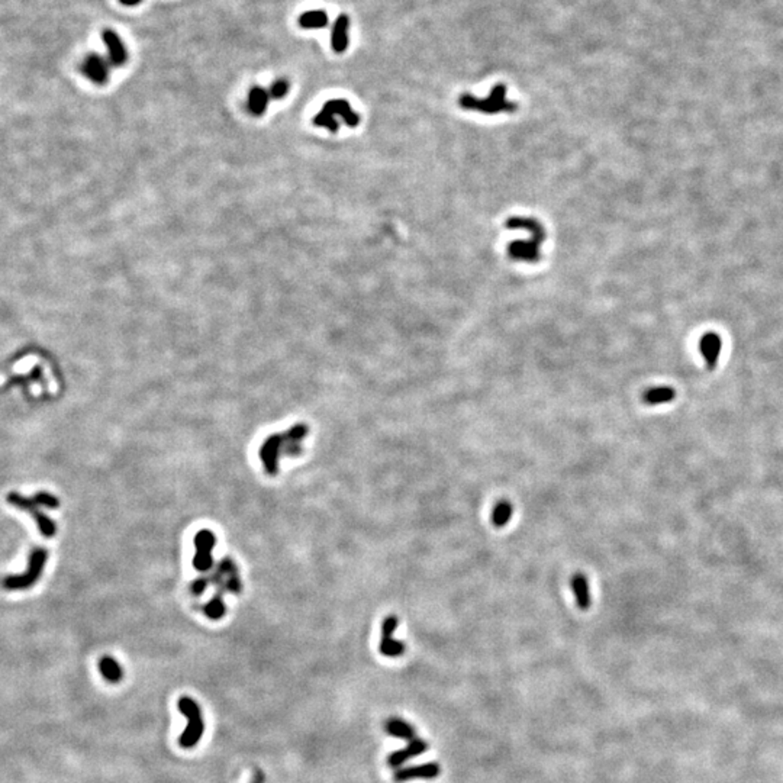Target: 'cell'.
Listing matches in <instances>:
<instances>
[{
	"label": "cell",
	"mask_w": 783,
	"mask_h": 783,
	"mask_svg": "<svg viewBox=\"0 0 783 783\" xmlns=\"http://www.w3.org/2000/svg\"><path fill=\"white\" fill-rule=\"evenodd\" d=\"M309 428L305 423H298V426L292 427L285 434H271L264 439V443L260 447L258 455L267 475H277V471H279V460L283 451L289 455H296L301 453L299 443L306 437Z\"/></svg>",
	"instance_id": "obj_1"
},
{
	"label": "cell",
	"mask_w": 783,
	"mask_h": 783,
	"mask_svg": "<svg viewBox=\"0 0 783 783\" xmlns=\"http://www.w3.org/2000/svg\"><path fill=\"white\" fill-rule=\"evenodd\" d=\"M508 89L505 85L499 83L494 86L487 97H476L473 94L464 93L459 97V105L467 110H476L487 115H496V113H512L518 109V105L508 101Z\"/></svg>",
	"instance_id": "obj_2"
},
{
	"label": "cell",
	"mask_w": 783,
	"mask_h": 783,
	"mask_svg": "<svg viewBox=\"0 0 783 783\" xmlns=\"http://www.w3.org/2000/svg\"><path fill=\"white\" fill-rule=\"evenodd\" d=\"M177 708L187 718V727L182 732L180 739H178V743H180V746L183 748H193L196 744L201 741V739L203 736V731H205V723H203V718H202L201 707L198 705V702H196L194 699H192L189 696H183V698L178 699Z\"/></svg>",
	"instance_id": "obj_3"
},
{
	"label": "cell",
	"mask_w": 783,
	"mask_h": 783,
	"mask_svg": "<svg viewBox=\"0 0 783 783\" xmlns=\"http://www.w3.org/2000/svg\"><path fill=\"white\" fill-rule=\"evenodd\" d=\"M48 559V551L45 548H35L31 553L28 569L22 575H10L2 580V586L8 591H24L34 586L41 578L44 567Z\"/></svg>",
	"instance_id": "obj_4"
},
{
	"label": "cell",
	"mask_w": 783,
	"mask_h": 783,
	"mask_svg": "<svg viewBox=\"0 0 783 783\" xmlns=\"http://www.w3.org/2000/svg\"><path fill=\"white\" fill-rule=\"evenodd\" d=\"M335 117H341L342 121H344L348 126H357L358 122H360V117L357 115V113L351 109L350 103L344 99H334L326 102L322 110L315 117L314 122L318 126H323L335 133L339 125Z\"/></svg>",
	"instance_id": "obj_5"
},
{
	"label": "cell",
	"mask_w": 783,
	"mask_h": 783,
	"mask_svg": "<svg viewBox=\"0 0 783 783\" xmlns=\"http://www.w3.org/2000/svg\"><path fill=\"white\" fill-rule=\"evenodd\" d=\"M8 502H9L10 505H13V507H16V508H19V510H22V511H26V512L32 514V516H34V519L37 521L38 528H40V531H41L42 535H45V537H54V535H56V532H57V524H56V522H54L51 518H48L44 512H41V511L38 510L40 505H38L34 499H28V498L22 496V495L18 494V492H10V494L8 495Z\"/></svg>",
	"instance_id": "obj_6"
},
{
	"label": "cell",
	"mask_w": 783,
	"mask_h": 783,
	"mask_svg": "<svg viewBox=\"0 0 783 783\" xmlns=\"http://www.w3.org/2000/svg\"><path fill=\"white\" fill-rule=\"evenodd\" d=\"M217 546V535L209 530H201L194 535L196 554L193 557V566L199 572H208L214 566L212 550Z\"/></svg>",
	"instance_id": "obj_7"
},
{
	"label": "cell",
	"mask_w": 783,
	"mask_h": 783,
	"mask_svg": "<svg viewBox=\"0 0 783 783\" xmlns=\"http://www.w3.org/2000/svg\"><path fill=\"white\" fill-rule=\"evenodd\" d=\"M398 624H399V619L395 615L386 616L385 621H383L382 640H380V644H379V650H380L382 655L386 656V657H392V659L401 657L406 650L403 641L394 639V632L398 628Z\"/></svg>",
	"instance_id": "obj_8"
},
{
	"label": "cell",
	"mask_w": 783,
	"mask_h": 783,
	"mask_svg": "<svg viewBox=\"0 0 783 783\" xmlns=\"http://www.w3.org/2000/svg\"><path fill=\"white\" fill-rule=\"evenodd\" d=\"M541 244L532 239H518L512 241L508 246V255L515 261H524V263H537L541 258Z\"/></svg>",
	"instance_id": "obj_9"
},
{
	"label": "cell",
	"mask_w": 783,
	"mask_h": 783,
	"mask_svg": "<svg viewBox=\"0 0 783 783\" xmlns=\"http://www.w3.org/2000/svg\"><path fill=\"white\" fill-rule=\"evenodd\" d=\"M439 764L438 763H426L411 766V768H401L395 772L394 780L396 783H405L407 780L414 779H435L439 776Z\"/></svg>",
	"instance_id": "obj_10"
},
{
	"label": "cell",
	"mask_w": 783,
	"mask_h": 783,
	"mask_svg": "<svg viewBox=\"0 0 783 783\" xmlns=\"http://www.w3.org/2000/svg\"><path fill=\"white\" fill-rule=\"evenodd\" d=\"M81 71H83V74L90 81H93V83L105 85L109 78V64L103 57L97 54H90L85 58L83 64H81Z\"/></svg>",
	"instance_id": "obj_11"
},
{
	"label": "cell",
	"mask_w": 783,
	"mask_h": 783,
	"mask_svg": "<svg viewBox=\"0 0 783 783\" xmlns=\"http://www.w3.org/2000/svg\"><path fill=\"white\" fill-rule=\"evenodd\" d=\"M723 347L721 337L715 332H707L699 339V350L702 357L705 358L707 366L709 370H714L718 364V358H720Z\"/></svg>",
	"instance_id": "obj_12"
},
{
	"label": "cell",
	"mask_w": 783,
	"mask_h": 783,
	"mask_svg": "<svg viewBox=\"0 0 783 783\" xmlns=\"http://www.w3.org/2000/svg\"><path fill=\"white\" fill-rule=\"evenodd\" d=\"M427 748H428L427 741H423V740L416 737L412 741H410V744H407L405 748L398 750V752H395V753H392L387 757V764L394 769L401 768V766H403L410 759H414V757L422 755L423 752H427Z\"/></svg>",
	"instance_id": "obj_13"
},
{
	"label": "cell",
	"mask_w": 783,
	"mask_h": 783,
	"mask_svg": "<svg viewBox=\"0 0 783 783\" xmlns=\"http://www.w3.org/2000/svg\"><path fill=\"white\" fill-rule=\"evenodd\" d=\"M505 226L508 228V230H522V231H527L530 234V237L535 241H538L540 244L544 242L546 239V230L544 226L538 222L534 218H527V217H512L507 221Z\"/></svg>",
	"instance_id": "obj_14"
},
{
	"label": "cell",
	"mask_w": 783,
	"mask_h": 783,
	"mask_svg": "<svg viewBox=\"0 0 783 783\" xmlns=\"http://www.w3.org/2000/svg\"><path fill=\"white\" fill-rule=\"evenodd\" d=\"M102 38H103V42L108 48V54H109L110 62L113 65H124L128 60V53H126V48H125L121 37L117 34L115 31L106 29V31H103Z\"/></svg>",
	"instance_id": "obj_15"
},
{
	"label": "cell",
	"mask_w": 783,
	"mask_h": 783,
	"mask_svg": "<svg viewBox=\"0 0 783 783\" xmlns=\"http://www.w3.org/2000/svg\"><path fill=\"white\" fill-rule=\"evenodd\" d=\"M348 29H350V18L346 13H341L337 21L334 22L332 32H331V47L332 50L338 54L344 53L348 47Z\"/></svg>",
	"instance_id": "obj_16"
},
{
	"label": "cell",
	"mask_w": 783,
	"mask_h": 783,
	"mask_svg": "<svg viewBox=\"0 0 783 783\" xmlns=\"http://www.w3.org/2000/svg\"><path fill=\"white\" fill-rule=\"evenodd\" d=\"M570 586H572V591L575 593L576 598V603L578 607L582 611H587L592 605V598H591V589H589V580L583 575V573H576L573 575L572 580H570Z\"/></svg>",
	"instance_id": "obj_17"
},
{
	"label": "cell",
	"mask_w": 783,
	"mask_h": 783,
	"mask_svg": "<svg viewBox=\"0 0 783 783\" xmlns=\"http://www.w3.org/2000/svg\"><path fill=\"white\" fill-rule=\"evenodd\" d=\"M385 730L387 734L396 739H402L407 741H412L414 739H416L415 728L410 723L401 720V718H390V720H387L385 724Z\"/></svg>",
	"instance_id": "obj_18"
},
{
	"label": "cell",
	"mask_w": 783,
	"mask_h": 783,
	"mask_svg": "<svg viewBox=\"0 0 783 783\" xmlns=\"http://www.w3.org/2000/svg\"><path fill=\"white\" fill-rule=\"evenodd\" d=\"M269 99H270V93L267 90H264L263 87H260V86H254L249 92L247 108L253 113V115L260 117L266 112V108L269 105Z\"/></svg>",
	"instance_id": "obj_19"
},
{
	"label": "cell",
	"mask_w": 783,
	"mask_h": 783,
	"mask_svg": "<svg viewBox=\"0 0 783 783\" xmlns=\"http://www.w3.org/2000/svg\"><path fill=\"white\" fill-rule=\"evenodd\" d=\"M675 398H676V390L671 386L650 387L643 395V401L647 405H663L672 402Z\"/></svg>",
	"instance_id": "obj_20"
},
{
	"label": "cell",
	"mask_w": 783,
	"mask_h": 783,
	"mask_svg": "<svg viewBox=\"0 0 783 783\" xmlns=\"http://www.w3.org/2000/svg\"><path fill=\"white\" fill-rule=\"evenodd\" d=\"M99 671L106 682L119 683L124 677V671L121 664L110 656H103L99 660Z\"/></svg>",
	"instance_id": "obj_21"
},
{
	"label": "cell",
	"mask_w": 783,
	"mask_h": 783,
	"mask_svg": "<svg viewBox=\"0 0 783 783\" xmlns=\"http://www.w3.org/2000/svg\"><path fill=\"white\" fill-rule=\"evenodd\" d=\"M512 515H514L512 503L507 499H502L495 505L491 512V522L496 528H502L511 521Z\"/></svg>",
	"instance_id": "obj_22"
},
{
	"label": "cell",
	"mask_w": 783,
	"mask_h": 783,
	"mask_svg": "<svg viewBox=\"0 0 783 783\" xmlns=\"http://www.w3.org/2000/svg\"><path fill=\"white\" fill-rule=\"evenodd\" d=\"M299 25L305 29H318L328 25V15L323 10H309L301 15Z\"/></svg>",
	"instance_id": "obj_23"
},
{
	"label": "cell",
	"mask_w": 783,
	"mask_h": 783,
	"mask_svg": "<svg viewBox=\"0 0 783 783\" xmlns=\"http://www.w3.org/2000/svg\"><path fill=\"white\" fill-rule=\"evenodd\" d=\"M203 612L208 618L215 619V621H217V619H221L226 612V607H225L222 598L219 595L212 598L203 607Z\"/></svg>",
	"instance_id": "obj_24"
},
{
	"label": "cell",
	"mask_w": 783,
	"mask_h": 783,
	"mask_svg": "<svg viewBox=\"0 0 783 783\" xmlns=\"http://www.w3.org/2000/svg\"><path fill=\"white\" fill-rule=\"evenodd\" d=\"M34 499L40 507H45L48 510H57L60 507V500L57 496H54L53 494H48V492H38Z\"/></svg>",
	"instance_id": "obj_25"
},
{
	"label": "cell",
	"mask_w": 783,
	"mask_h": 783,
	"mask_svg": "<svg viewBox=\"0 0 783 783\" xmlns=\"http://www.w3.org/2000/svg\"><path fill=\"white\" fill-rule=\"evenodd\" d=\"M289 92V83L286 80H277L270 86V96L274 99H282Z\"/></svg>",
	"instance_id": "obj_26"
},
{
	"label": "cell",
	"mask_w": 783,
	"mask_h": 783,
	"mask_svg": "<svg viewBox=\"0 0 783 783\" xmlns=\"http://www.w3.org/2000/svg\"><path fill=\"white\" fill-rule=\"evenodd\" d=\"M205 584H206V582H205L203 579H201V580H198V582H194V583H193L192 589H193V592H194V593H198V595H199V593H202V592L205 591V587H206Z\"/></svg>",
	"instance_id": "obj_27"
},
{
	"label": "cell",
	"mask_w": 783,
	"mask_h": 783,
	"mask_svg": "<svg viewBox=\"0 0 783 783\" xmlns=\"http://www.w3.org/2000/svg\"><path fill=\"white\" fill-rule=\"evenodd\" d=\"M264 780H266V776H264L263 771L255 769V771H254V776H253V780H251V783H264Z\"/></svg>",
	"instance_id": "obj_28"
},
{
	"label": "cell",
	"mask_w": 783,
	"mask_h": 783,
	"mask_svg": "<svg viewBox=\"0 0 783 783\" xmlns=\"http://www.w3.org/2000/svg\"><path fill=\"white\" fill-rule=\"evenodd\" d=\"M119 2L125 6H137L142 2V0H119Z\"/></svg>",
	"instance_id": "obj_29"
}]
</instances>
